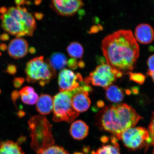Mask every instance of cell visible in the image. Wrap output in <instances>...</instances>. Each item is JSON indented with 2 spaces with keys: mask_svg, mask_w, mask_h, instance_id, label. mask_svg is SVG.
Returning a JSON list of instances; mask_svg holds the SVG:
<instances>
[{
  "mask_svg": "<svg viewBox=\"0 0 154 154\" xmlns=\"http://www.w3.org/2000/svg\"><path fill=\"white\" fill-rule=\"evenodd\" d=\"M26 140V137L21 136H20V137L19 138L18 140V141L17 142L19 144H22L23 142H25Z\"/></svg>",
  "mask_w": 154,
  "mask_h": 154,
  "instance_id": "obj_32",
  "label": "cell"
},
{
  "mask_svg": "<svg viewBox=\"0 0 154 154\" xmlns=\"http://www.w3.org/2000/svg\"><path fill=\"white\" fill-rule=\"evenodd\" d=\"M136 41L143 44L152 43L154 39V31L149 24H141L136 27L135 30Z\"/></svg>",
  "mask_w": 154,
  "mask_h": 154,
  "instance_id": "obj_13",
  "label": "cell"
},
{
  "mask_svg": "<svg viewBox=\"0 0 154 154\" xmlns=\"http://www.w3.org/2000/svg\"><path fill=\"white\" fill-rule=\"evenodd\" d=\"M29 51L31 53L34 54L35 52V50L34 48H30L29 49Z\"/></svg>",
  "mask_w": 154,
  "mask_h": 154,
  "instance_id": "obj_38",
  "label": "cell"
},
{
  "mask_svg": "<svg viewBox=\"0 0 154 154\" xmlns=\"http://www.w3.org/2000/svg\"><path fill=\"white\" fill-rule=\"evenodd\" d=\"M9 39V36L7 33H4L0 36V39L3 41H7Z\"/></svg>",
  "mask_w": 154,
  "mask_h": 154,
  "instance_id": "obj_30",
  "label": "cell"
},
{
  "mask_svg": "<svg viewBox=\"0 0 154 154\" xmlns=\"http://www.w3.org/2000/svg\"><path fill=\"white\" fill-rule=\"evenodd\" d=\"M24 78L22 77L15 78L13 81V85L15 88H20L24 83Z\"/></svg>",
  "mask_w": 154,
  "mask_h": 154,
  "instance_id": "obj_25",
  "label": "cell"
},
{
  "mask_svg": "<svg viewBox=\"0 0 154 154\" xmlns=\"http://www.w3.org/2000/svg\"><path fill=\"white\" fill-rule=\"evenodd\" d=\"M82 0H51L50 7L57 14L73 16L84 6Z\"/></svg>",
  "mask_w": 154,
  "mask_h": 154,
  "instance_id": "obj_9",
  "label": "cell"
},
{
  "mask_svg": "<svg viewBox=\"0 0 154 154\" xmlns=\"http://www.w3.org/2000/svg\"><path fill=\"white\" fill-rule=\"evenodd\" d=\"M148 131L151 140V146H154V112L152 115L151 122L149 125Z\"/></svg>",
  "mask_w": 154,
  "mask_h": 154,
  "instance_id": "obj_24",
  "label": "cell"
},
{
  "mask_svg": "<svg viewBox=\"0 0 154 154\" xmlns=\"http://www.w3.org/2000/svg\"><path fill=\"white\" fill-rule=\"evenodd\" d=\"M25 114H26V113H25L22 110L19 111L18 113H17V115H18V116L20 117V118L24 117Z\"/></svg>",
  "mask_w": 154,
  "mask_h": 154,
  "instance_id": "obj_35",
  "label": "cell"
},
{
  "mask_svg": "<svg viewBox=\"0 0 154 154\" xmlns=\"http://www.w3.org/2000/svg\"><path fill=\"white\" fill-rule=\"evenodd\" d=\"M26 80L30 83L38 82L40 86H44L49 83L56 75V71L50 65L47 60L43 56L31 60L27 63L25 71Z\"/></svg>",
  "mask_w": 154,
  "mask_h": 154,
  "instance_id": "obj_4",
  "label": "cell"
},
{
  "mask_svg": "<svg viewBox=\"0 0 154 154\" xmlns=\"http://www.w3.org/2000/svg\"><path fill=\"white\" fill-rule=\"evenodd\" d=\"M91 90L89 85L85 84L70 91L72 106L79 113L84 112L89 108L91 101L88 95Z\"/></svg>",
  "mask_w": 154,
  "mask_h": 154,
  "instance_id": "obj_8",
  "label": "cell"
},
{
  "mask_svg": "<svg viewBox=\"0 0 154 154\" xmlns=\"http://www.w3.org/2000/svg\"><path fill=\"white\" fill-rule=\"evenodd\" d=\"M67 51L69 56L73 58H82L83 55V48L78 42L71 43L67 48Z\"/></svg>",
  "mask_w": 154,
  "mask_h": 154,
  "instance_id": "obj_21",
  "label": "cell"
},
{
  "mask_svg": "<svg viewBox=\"0 0 154 154\" xmlns=\"http://www.w3.org/2000/svg\"><path fill=\"white\" fill-rule=\"evenodd\" d=\"M40 154H70L64 148L57 145L51 146L44 149Z\"/></svg>",
  "mask_w": 154,
  "mask_h": 154,
  "instance_id": "obj_22",
  "label": "cell"
},
{
  "mask_svg": "<svg viewBox=\"0 0 154 154\" xmlns=\"http://www.w3.org/2000/svg\"><path fill=\"white\" fill-rule=\"evenodd\" d=\"M53 99V120L55 122L70 123L79 115L72 106L70 91H60Z\"/></svg>",
  "mask_w": 154,
  "mask_h": 154,
  "instance_id": "obj_5",
  "label": "cell"
},
{
  "mask_svg": "<svg viewBox=\"0 0 154 154\" xmlns=\"http://www.w3.org/2000/svg\"><path fill=\"white\" fill-rule=\"evenodd\" d=\"M74 154H84L81 152H75Z\"/></svg>",
  "mask_w": 154,
  "mask_h": 154,
  "instance_id": "obj_39",
  "label": "cell"
},
{
  "mask_svg": "<svg viewBox=\"0 0 154 154\" xmlns=\"http://www.w3.org/2000/svg\"><path fill=\"white\" fill-rule=\"evenodd\" d=\"M7 47L5 44H2L0 45V49L2 51H5L7 50Z\"/></svg>",
  "mask_w": 154,
  "mask_h": 154,
  "instance_id": "obj_34",
  "label": "cell"
},
{
  "mask_svg": "<svg viewBox=\"0 0 154 154\" xmlns=\"http://www.w3.org/2000/svg\"><path fill=\"white\" fill-rule=\"evenodd\" d=\"M147 63L149 67L148 72H154V54L149 57Z\"/></svg>",
  "mask_w": 154,
  "mask_h": 154,
  "instance_id": "obj_26",
  "label": "cell"
},
{
  "mask_svg": "<svg viewBox=\"0 0 154 154\" xmlns=\"http://www.w3.org/2000/svg\"><path fill=\"white\" fill-rule=\"evenodd\" d=\"M0 154H25L17 142L11 140L0 142Z\"/></svg>",
  "mask_w": 154,
  "mask_h": 154,
  "instance_id": "obj_17",
  "label": "cell"
},
{
  "mask_svg": "<svg viewBox=\"0 0 154 154\" xmlns=\"http://www.w3.org/2000/svg\"><path fill=\"white\" fill-rule=\"evenodd\" d=\"M105 90L106 98L112 103H119L124 100V92L118 86L112 85Z\"/></svg>",
  "mask_w": 154,
  "mask_h": 154,
  "instance_id": "obj_18",
  "label": "cell"
},
{
  "mask_svg": "<svg viewBox=\"0 0 154 154\" xmlns=\"http://www.w3.org/2000/svg\"><path fill=\"white\" fill-rule=\"evenodd\" d=\"M148 75H149L151 76L152 79V80L153 82H154V72H149L147 73Z\"/></svg>",
  "mask_w": 154,
  "mask_h": 154,
  "instance_id": "obj_37",
  "label": "cell"
},
{
  "mask_svg": "<svg viewBox=\"0 0 154 154\" xmlns=\"http://www.w3.org/2000/svg\"><path fill=\"white\" fill-rule=\"evenodd\" d=\"M67 65L69 68L72 69H75L78 67V63L76 59L72 58L67 61Z\"/></svg>",
  "mask_w": 154,
  "mask_h": 154,
  "instance_id": "obj_27",
  "label": "cell"
},
{
  "mask_svg": "<svg viewBox=\"0 0 154 154\" xmlns=\"http://www.w3.org/2000/svg\"><path fill=\"white\" fill-rule=\"evenodd\" d=\"M31 138V146L36 154L54 145V138L52 133V125L45 116L37 115L28 121Z\"/></svg>",
  "mask_w": 154,
  "mask_h": 154,
  "instance_id": "obj_3",
  "label": "cell"
},
{
  "mask_svg": "<svg viewBox=\"0 0 154 154\" xmlns=\"http://www.w3.org/2000/svg\"><path fill=\"white\" fill-rule=\"evenodd\" d=\"M142 119L131 106L124 103L107 106L95 116L98 128L111 133L117 139L124 131L134 127Z\"/></svg>",
  "mask_w": 154,
  "mask_h": 154,
  "instance_id": "obj_2",
  "label": "cell"
},
{
  "mask_svg": "<svg viewBox=\"0 0 154 154\" xmlns=\"http://www.w3.org/2000/svg\"><path fill=\"white\" fill-rule=\"evenodd\" d=\"M117 140H122L124 146L131 151L151 146V140L148 130L143 127H132L125 130Z\"/></svg>",
  "mask_w": 154,
  "mask_h": 154,
  "instance_id": "obj_7",
  "label": "cell"
},
{
  "mask_svg": "<svg viewBox=\"0 0 154 154\" xmlns=\"http://www.w3.org/2000/svg\"><path fill=\"white\" fill-rule=\"evenodd\" d=\"M122 72L113 68L107 63H103L98 66L95 70L84 80L87 85L91 84L95 86H100L106 89L112 85L118 78L122 75Z\"/></svg>",
  "mask_w": 154,
  "mask_h": 154,
  "instance_id": "obj_6",
  "label": "cell"
},
{
  "mask_svg": "<svg viewBox=\"0 0 154 154\" xmlns=\"http://www.w3.org/2000/svg\"><path fill=\"white\" fill-rule=\"evenodd\" d=\"M17 71V67L15 65L13 64H10L7 66L6 72L9 74L14 75Z\"/></svg>",
  "mask_w": 154,
  "mask_h": 154,
  "instance_id": "obj_28",
  "label": "cell"
},
{
  "mask_svg": "<svg viewBox=\"0 0 154 154\" xmlns=\"http://www.w3.org/2000/svg\"><path fill=\"white\" fill-rule=\"evenodd\" d=\"M21 99L26 104L33 105L37 103L38 96L32 87H24L19 91Z\"/></svg>",
  "mask_w": 154,
  "mask_h": 154,
  "instance_id": "obj_19",
  "label": "cell"
},
{
  "mask_svg": "<svg viewBox=\"0 0 154 154\" xmlns=\"http://www.w3.org/2000/svg\"><path fill=\"white\" fill-rule=\"evenodd\" d=\"M15 2L17 5V6L24 5L26 3V0H15Z\"/></svg>",
  "mask_w": 154,
  "mask_h": 154,
  "instance_id": "obj_31",
  "label": "cell"
},
{
  "mask_svg": "<svg viewBox=\"0 0 154 154\" xmlns=\"http://www.w3.org/2000/svg\"><path fill=\"white\" fill-rule=\"evenodd\" d=\"M36 103V109L42 115L49 114L53 111L54 99L49 95L42 94Z\"/></svg>",
  "mask_w": 154,
  "mask_h": 154,
  "instance_id": "obj_14",
  "label": "cell"
},
{
  "mask_svg": "<svg viewBox=\"0 0 154 154\" xmlns=\"http://www.w3.org/2000/svg\"><path fill=\"white\" fill-rule=\"evenodd\" d=\"M8 9L5 7H2L0 8V13L2 15H5L7 13Z\"/></svg>",
  "mask_w": 154,
  "mask_h": 154,
  "instance_id": "obj_33",
  "label": "cell"
},
{
  "mask_svg": "<svg viewBox=\"0 0 154 154\" xmlns=\"http://www.w3.org/2000/svg\"><path fill=\"white\" fill-rule=\"evenodd\" d=\"M58 82L60 91H70L79 87L83 80L79 73L75 74L72 70L65 69L60 72Z\"/></svg>",
  "mask_w": 154,
  "mask_h": 154,
  "instance_id": "obj_10",
  "label": "cell"
},
{
  "mask_svg": "<svg viewBox=\"0 0 154 154\" xmlns=\"http://www.w3.org/2000/svg\"><path fill=\"white\" fill-rule=\"evenodd\" d=\"M28 51V42L22 38H16L13 40L8 47L9 55L15 59L24 57L27 54Z\"/></svg>",
  "mask_w": 154,
  "mask_h": 154,
  "instance_id": "obj_12",
  "label": "cell"
},
{
  "mask_svg": "<svg viewBox=\"0 0 154 154\" xmlns=\"http://www.w3.org/2000/svg\"><path fill=\"white\" fill-rule=\"evenodd\" d=\"M50 65L55 70H63L67 65V59L65 55L62 53H55L51 55L48 60Z\"/></svg>",
  "mask_w": 154,
  "mask_h": 154,
  "instance_id": "obj_20",
  "label": "cell"
},
{
  "mask_svg": "<svg viewBox=\"0 0 154 154\" xmlns=\"http://www.w3.org/2000/svg\"><path fill=\"white\" fill-rule=\"evenodd\" d=\"M111 143L104 144L101 147L92 152V154H121L120 146L117 139L112 136L111 137Z\"/></svg>",
  "mask_w": 154,
  "mask_h": 154,
  "instance_id": "obj_16",
  "label": "cell"
},
{
  "mask_svg": "<svg viewBox=\"0 0 154 154\" xmlns=\"http://www.w3.org/2000/svg\"><path fill=\"white\" fill-rule=\"evenodd\" d=\"M127 74L129 76L130 80L140 85L143 84L145 81L146 77L140 73H132L128 72Z\"/></svg>",
  "mask_w": 154,
  "mask_h": 154,
  "instance_id": "obj_23",
  "label": "cell"
},
{
  "mask_svg": "<svg viewBox=\"0 0 154 154\" xmlns=\"http://www.w3.org/2000/svg\"><path fill=\"white\" fill-rule=\"evenodd\" d=\"M89 127L82 120H77L71 125L70 132L71 136L74 139L82 140L87 136Z\"/></svg>",
  "mask_w": 154,
  "mask_h": 154,
  "instance_id": "obj_15",
  "label": "cell"
},
{
  "mask_svg": "<svg viewBox=\"0 0 154 154\" xmlns=\"http://www.w3.org/2000/svg\"><path fill=\"white\" fill-rule=\"evenodd\" d=\"M1 18L2 28L5 31L17 38L26 35L22 24L7 13L2 15Z\"/></svg>",
  "mask_w": 154,
  "mask_h": 154,
  "instance_id": "obj_11",
  "label": "cell"
},
{
  "mask_svg": "<svg viewBox=\"0 0 154 154\" xmlns=\"http://www.w3.org/2000/svg\"><path fill=\"white\" fill-rule=\"evenodd\" d=\"M153 154H154V149H153Z\"/></svg>",
  "mask_w": 154,
  "mask_h": 154,
  "instance_id": "obj_40",
  "label": "cell"
},
{
  "mask_svg": "<svg viewBox=\"0 0 154 154\" xmlns=\"http://www.w3.org/2000/svg\"><path fill=\"white\" fill-rule=\"evenodd\" d=\"M1 93V89H0V94Z\"/></svg>",
  "mask_w": 154,
  "mask_h": 154,
  "instance_id": "obj_42",
  "label": "cell"
},
{
  "mask_svg": "<svg viewBox=\"0 0 154 154\" xmlns=\"http://www.w3.org/2000/svg\"><path fill=\"white\" fill-rule=\"evenodd\" d=\"M78 66L81 68H83L85 66V63L82 61H81L78 63Z\"/></svg>",
  "mask_w": 154,
  "mask_h": 154,
  "instance_id": "obj_36",
  "label": "cell"
},
{
  "mask_svg": "<svg viewBox=\"0 0 154 154\" xmlns=\"http://www.w3.org/2000/svg\"><path fill=\"white\" fill-rule=\"evenodd\" d=\"M101 48L106 63L113 68L126 72L135 68L140 48L131 31L120 30L109 35L103 38Z\"/></svg>",
  "mask_w": 154,
  "mask_h": 154,
  "instance_id": "obj_1",
  "label": "cell"
},
{
  "mask_svg": "<svg viewBox=\"0 0 154 154\" xmlns=\"http://www.w3.org/2000/svg\"><path fill=\"white\" fill-rule=\"evenodd\" d=\"M1 52H0V56H1Z\"/></svg>",
  "mask_w": 154,
  "mask_h": 154,
  "instance_id": "obj_41",
  "label": "cell"
},
{
  "mask_svg": "<svg viewBox=\"0 0 154 154\" xmlns=\"http://www.w3.org/2000/svg\"><path fill=\"white\" fill-rule=\"evenodd\" d=\"M20 94H19V92L18 91V90H14V91H13L11 93V100H12L13 103H14L15 106V107H16L17 108V105L16 104V101L18 99V98L19 97V96H20Z\"/></svg>",
  "mask_w": 154,
  "mask_h": 154,
  "instance_id": "obj_29",
  "label": "cell"
}]
</instances>
